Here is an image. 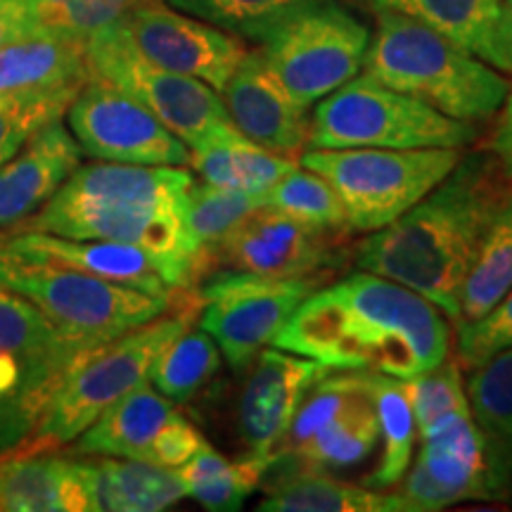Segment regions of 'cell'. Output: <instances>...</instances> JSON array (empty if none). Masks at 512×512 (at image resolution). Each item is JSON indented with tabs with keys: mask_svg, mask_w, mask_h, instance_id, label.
Returning <instances> with one entry per match:
<instances>
[{
	"mask_svg": "<svg viewBox=\"0 0 512 512\" xmlns=\"http://www.w3.org/2000/svg\"><path fill=\"white\" fill-rule=\"evenodd\" d=\"M332 368L285 349H264L249 366L238 401V430L247 458L268 470L304 396Z\"/></svg>",
	"mask_w": 512,
	"mask_h": 512,
	"instance_id": "cell-17",
	"label": "cell"
},
{
	"mask_svg": "<svg viewBox=\"0 0 512 512\" xmlns=\"http://www.w3.org/2000/svg\"><path fill=\"white\" fill-rule=\"evenodd\" d=\"M342 238L264 204L200 256L197 280L214 268L271 278H313L342 259Z\"/></svg>",
	"mask_w": 512,
	"mask_h": 512,
	"instance_id": "cell-14",
	"label": "cell"
},
{
	"mask_svg": "<svg viewBox=\"0 0 512 512\" xmlns=\"http://www.w3.org/2000/svg\"><path fill=\"white\" fill-rule=\"evenodd\" d=\"M259 512H403L399 494L332 479L325 472L285 470L256 505Z\"/></svg>",
	"mask_w": 512,
	"mask_h": 512,
	"instance_id": "cell-28",
	"label": "cell"
},
{
	"mask_svg": "<svg viewBox=\"0 0 512 512\" xmlns=\"http://www.w3.org/2000/svg\"><path fill=\"white\" fill-rule=\"evenodd\" d=\"M406 392L420 434H425L446 415L472 411L458 358H446L437 368L406 380Z\"/></svg>",
	"mask_w": 512,
	"mask_h": 512,
	"instance_id": "cell-38",
	"label": "cell"
},
{
	"mask_svg": "<svg viewBox=\"0 0 512 512\" xmlns=\"http://www.w3.org/2000/svg\"><path fill=\"white\" fill-rule=\"evenodd\" d=\"M171 8L228 31L240 41L264 43L290 19L330 0H166Z\"/></svg>",
	"mask_w": 512,
	"mask_h": 512,
	"instance_id": "cell-33",
	"label": "cell"
},
{
	"mask_svg": "<svg viewBox=\"0 0 512 512\" xmlns=\"http://www.w3.org/2000/svg\"><path fill=\"white\" fill-rule=\"evenodd\" d=\"M505 3H508V5H510V10H512V0H505Z\"/></svg>",
	"mask_w": 512,
	"mask_h": 512,
	"instance_id": "cell-46",
	"label": "cell"
},
{
	"mask_svg": "<svg viewBox=\"0 0 512 512\" xmlns=\"http://www.w3.org/2000/svg\"><path fill=\"white\" fill-rule=\"evenodd\" d=\"M370 29L337 0L306 10L259 43V55L287 95L311 110L358 76Z\"/></svg>",
	"mask_w": 512,
	"mask_h": 512,
	"instance_id": "cell-11",
	"label": "cell"
},
{
	"mask_svg": "<svg viewBox=\"0 0 512 512\" xmlns=\"http://www.w3.org/2000/svg\"><path fill=\"white\" fill-rule=\"evenodd\" d=\"M0 285L31 299L86 351L174 311L178 302V294L157 297L53 261L5 252H0Z\"/></svg>",
	"mask_w": 512,
	"mask_h": 512,
	"instance_id": "cell-5",
	"label": "cell"
},
{
	"mask_svg": "<svg viewBox=\"0 0 512 512\" xmlns=\"http://www.w3.org/2000/svg\"><path fill=\"white\" fill-rule=\"evenodd\" d=\"M86 57L91 76L131 95L190 150L238 131L219 91L192 76L166 72L147 62L133 46L121 19L86 36Z\"/></svg>",
	"mask_w": 512,
	"mask_h": 512,
	"instance_id": "cell-9",
	"label": "cell"
},
{
	"mask_svg": "<svg viewBox=\"0 0 512 512\" xmlns=\"http://www.w3.org/2000/svg\"><path fill=\"white\" fill-rule=\"evenodd\" d=\"M377 439H380V422H377L375 403L366 380L361 394L354 396L325 425H320L292 456L271 467L330 475V472L347 470V467L363 463L375 451Z\"/></svg>",
	"mask_w": 512,
	"mask_h": 512,
	"instance_id": "cell-26",
	"label": "cell"
},
{
	"mask_svg": "<svg viewBox=\"0 0 512 512\" xmlns=\"http://www.w3.org/2000/svg\"><path fill=\"white\" fill-rule=\"evenodd\" d=\"M465 389L479 427L512 451V347L470 370Z\"/></svg>",
	"mask_w": 512,
	"mask_h": 512,
	"instance_id": "cell-36",
	"label": "cell"
},
{
	"mask_svg": "<svg viewBox=\"0 0 512 512\" xmlns=\"http://www.w3.org/2000/svg\"><path fill=\"white\" fill-rule=\"evenodd\" d=\"M197 292V313L207 335L235 373H247L254 358L275 342L299 304L320 285L313 278H271L245 271H211Z\"/></svg>",
	"mask_w": 512,
	"mask_h": 512,
	"instance_id": "cell-12",
	"label": "cell"
},
{
	"mask_svg": "<svg viewBox=\"0 0 512 512\" xmlns=\"http://www.w3.org/2000/svg\"><path fill=\"white\" fill-rule=\"evenodd\" d=\"M190 166L202 183L214 188L266 195L280 178L297 169L299 162L275 155L240 131H233L190 150Z\"/></svg>",
	"mask_w": 512,
	"mask_h": 512,
	"instance_id": "cell-27",
	"label": "cell"
},
{
	"mask_svg": "<svg viewBox=\"0 0 512 512\" xmlns=\"http://www.w3.org/2000/svg\"><path fill=\"white\" fill-rule=\"evenodd\" d=\"M363 373H366L370 396H373L375 403L380 437L384 439L380 465L363 479V484L377 491L392 489V486L401 484L408 467H411L418 425H415L411 399H408L406 392V380L368 373V370H363Z\"/></svg>",
	"mask_w": 512,
	"mask_h": 512,
	"instance_id": "cell-29",
	"label": "cell"
},
{
	"mask_svg": "<svg viewBox=\"0 0 512 512\" xmlns=\"http://www.w3.org/2000/svg\"><path fill=\"white\" fill-rule=\"evenodd\" d=\"M41 29L36 0H0V46Z\"/></svg>",
	"mask_w": 512,
	"mask_h": 512,
	"instance_id": "cell-43",
	"label": "cell"
},
{
	"mask_svg": "<svg viewBox=\"0 0 512 512\" xmlns=\"http://www.w3.org/2000/svg\"><path fill=\"white\" fill-rule=\"evenodd\" d=\"M422 437L399 494L403 512H434L463 501H501L512 494V451L486 434L472 411L451 413Z\"/></svg>",
	"mask_w": 512,
	"mask_h": 512,
	"instance_id": "cell-10",
	"label": "cell"
},
{
	"mask_svg": "<svg viewBox=\"0 0 512 512\" xmlns=\"http://www.w3.org/2000/svg\"><path fill=\"white\" fill-rule=\"evenodd\" d=\"M81 460L91 510L159 512L185 498L178 470L145 460L86 456Z\"/></svg>",
	"mask_w": 512,
	"mask_h": 512,
	"instance_id": "cell-25",
	"label": "cell"
},
{
	"mask_svg": "<svg viewBox=\"0 0 512 512\" xmlns=\"http://www.w3.org/2000/svg\"><path fill=\"white\" fill-rule=\"evenodd\" d=\"M38 420L22 406L0 394V456L27 448L34 437Z\"/></svg>",
	"mask_w": 512,
	"mask_h": 512,
	"instance_id": "cell-42",
	"label": "cell"
},
{
	"mask_svg": "<svg viewBox=\"0 0 512 512\" xmlns=\"http://www.w3.org/2000/svg\"><path fill=\"white\" fill-rule=\"evenodd\" d=\"M228 117L242 136L290 159L302 157L309 143V110L294 102L261 60L259 50L242 57L221 91Z\"/></svg>",
	"mask_w": 512,
	"mask_h": 512,
	"instance_id": "cell-19",
	"label": "cell"
},
{
	"mask_svg": "<svg viewBox=\"0 0 512 512\" xmlns=\"http://www.w3.org/2000/svg\"><path fill=\"white\" fill-rule=\"evenodd\" d=\"M313 107L316 110L311 114L306 150H342V147L465 150L482 136L479 126L472 121L446 117L411 95L382 86L368 74L354 76Z\"/></svg>",
	"mask_w": 512,
	"mask_h": 512,
	"instance_id": "cell-6",
	"label": "cell"
},
{
	"mask_svg": "<svg viewBox=\"0 0 512 512\" xmlns=\"http://www.w3.org/2000/svg\"><path fill=\"white\" fill-rule=\"evenodd\" d=\"M266 204L313 228L344 235V238L351 233L335 188L316 171L304 169L302 164L266 192Z\"/></svg>",
	"mask_w": 512,
	"mask_h": 512,
	"instance_id": "cell-34",
	"label": "cell"
},
{
	"mask_svg": "<svg viewBox=\"0 0 512 512\" xmlns=\"http://www.w3.org/2000/svg\"><path fill=\"white\" fill-rule=\"evenodd\" d=\"M221 349L202 328L188 325L159 351L147 382L176 406L190 403L221 370Z\"/></svg>",
	"mask_w": 512,
	"mask_h": 512,
	"instance_id": "cell-32",
	"label": "cell"
},
{
	"mask_svg": "<svg viewBox=\"0 0 512 512\" xmlns=\"http://www.w3.org/2000/svg\"><path fill=\"white\" fill-rule=\"evenodd\" d=\"M366 74L382 86L425 102L458 121L494 119L510 93V79L425 24L394 12H377Z\"/></svg>",
	"mask_w": 512,
	"mask_h": 512,
	"instance_id": "cell-4",
	"label": "cell"
},
{
	"mask_svg": "<svg viewBox=\"0 0 512 512\" xmlns=\"http://www.w3.org/2000/svg\"><path fill=\"white\" fill-rule=\"evenodd\" d=\"M266 195H252V192L223 190L195 181L188 195L185 207V228L190 238L200 247V256L214 247L216 242L233 230L238 223L252 214L254 209L264 207Z\"/></svg>",
	"mask_w": 512,
	"mask_h": 512,
	"instance_id": "cell-35",
	"label": "cell"
},
{
	"mask_svg": "<svg viewBox=\"0 0 512 512\" xmlns=\"http://www.w3.org/2000/svg\"><path fill=\"white\" fill-rule=\"evenodd\" d=\"M121 22L147 62L166 72L192 76L219 93L247 55L238 36L185 15L162 0H140Z\"/></svg>",
	"mask_w": 512,
	"mask_h": 512,
	"instance_id": "cell-16",
	"label": "cell"
},
{
	"mask_svg": "<svg viewBox=\"0 0 512 512\" xmlns=\"http://www.w3.org/2000/svg\"><path fill=\"white\" fill-rule=\"evenodd\" d=\"M81 157V147L62 119L36 131L0 166V233L31 219L74 174Z\"/></svg>",
	"mask_w": 512,
	"mask_h": 512,
	"instance_id": "cell-20",
	"label": "cell"
},
{
	"mask_svg": "<svg viewBox=\"0 0 512 512\" xmlns=\"http://www.w3.org/2000/svg\"><path fill=\"white\" fill-rule=\"evenodd\" d=\"M458 363L463 370H475L491 356L512 347V287L510 292L486 316L460 323Z\"/></svg>",
	"mask_w": 512,
	"mask_h": 512,
	"instance_id": "cell-39",
	"label": "cell"
},
{
	"mask_svg": "<svg viewBox=\"0 0 512 512\" xmlns=\"http://www.w3.org/2000/svg\"><path fill=\"white\" fill-rule=\"evenodd\" d=\"M512 178L489 152H463L432 192L356 247V264L411 287L458 323L460 290Z\"/></svg>",
	"mask_w": 512,
	"mask_h": 512,
	"instance_id": "cell-2",
	"label": "cell"
},
{
	"mask_svg": "<svg viewBox=\"0 0 512 512\" xmlns=\"http://www.w3.org/2000/svg\"><path fill=\"white\" fill-rule=\"evenodd\" d=\"M86 349L31 299L0 285V394L41 420L62 377Z\"/></svg>",
	"mask_w": 512,
	"mask_h": 512,
	"instance_id": "cell-15",
	"label": "cell"
},
{
	"mask_svg": "<svg viewBox=\"0 0 512 512\" xmlns=\"http://www.w3.org/2000/svg\"><path fill=\"white\" fill-rule=\"evenodd\" d=\"M138 3L140 0H62L48 8L38 5V15H41V29L86 38L93 31L117 22Z\"/></svg>",
	"mask_w": 512,
	"mask_h": 512,
	"instance_id": "cell-40",
	"label": "cell"
},
{
	"mask_svg": "<svg viewBox=\"0 0 512 512\" xmlns=\"http://www.w3.org/2000/svg\"><path fill=\"white\" fill-rule=\"evenodd\" d=\"M192 185L195 174L185 166L79 164L31 219L10 230L136 245L190 287L200 264V247L185 228Z\"/></svg>",
	"mask_w": 512,
	"mask_h": 512,
	"instance_id": "cell-3",
	"label": "cell"
},
{
	"mask_svg": "<svg viewBox=\"0 0 512 512\" xmlns=\"http://www.w3.org/2000/svg\"><path fill=\"white\" fill-rule=\"evenodd\" d=\"M195 313L197 304L178 309L174 316L169 311L83 354L62 377L27 448L64 446L79 439L121 396L147 382L159 351L192 325Z\"/></svg>",
	"mask_w": 512,
	"mask_h": 512,
	"instance_id": "cell-7",
	"label": "cell"
},
{
	"mask_svg": "<svg viewBox=\"0 0 512 512\" xmlns=\"http://www.w3.org/2000/svg\"><path fill=\"white\" fill-rule=\"evenodd\" d=\"M88 79L81 36L43 29L0 46V95L81 91Z\"/></svg>",
	"mask_w": 512,
	"mask_h": 512,
	"instance_id": "cell-23",
	"label": "cell"
},
{
	"mask_svg": "<svg viewBox=\"0 0 512 512\" xmlns=\"http://www.w3.org/2000/svg\"><path fill=\"white\" fill-rule=\"evenodd\" d=\"M512 287V188L479 242L460 290L458 323H472L501 302Z\"/></svg>",
	"mask_w": 512,
	"mask_h": 512,
	"instance_id": "cell-30",
	"label": "cell"
},
{
	"mask_svg": "<svg viewBox=\"0 0 512 512\" xmlns=\"http://www.w3.org/2000/svg\"><path fill=\"white\" fill-rule=\"evenodd\" d=\"M67 128L95 162L188 166L190 147L150 110L112 83L91 76L69 105Z\"/></svg>",
	"mask_w": 512,
	"mask_h": 512,
	"instance_id": "cell-13",
	"label": "cell"
},
{
	"mask_svg": "<svg viewBox=\"0 0 512 512\" xmlns=\"http://www.w3.org/2000/svg\"><path fill=\"white\" fill-rule=\"evenodd\" d=\"M368 10L411 17L479 60L512 74V10L505 0H361Z\"/></svg>",
	"mask_w": 512,
	"mask_h": 512,
	"instance_id": "cell-21",
	"label": "cell"
},
{
	"mask_svg": "<svg viewBox=\"0 0 512 512\" xmlns=\"http://www.w3.org/2000/svg\"><path fill=\"white\" fill-rule=\"evenodd\" d=\"M273 344L332 370H368L411 380L446 361L451 330L430 299L363 271L316 287Z\"/></svg>",
	"mask_w": 512,
	"mask_h": 512,
	"instance_id": "cell-1",
	"label": "cell"
},
{
	"mask_svg": "<svg viewBox=\"0 0 512 512\" xmlns=\"http://www.w3.org/2000/svg\"><path fill=\"white\" fill-rule=\"evenodd\" d=\"M83 465L76 458L27 448L0 456V512H86Z\"/></svg>",
	"mask_w": 512,
	"mask_h": 512,
	"instance_id": "cell-22",
	"label": "cell"
},
{
	"mask_svg": "<svg viewBox=\"0 0 512 512\" xmlns=\"http://www.w3.org/2000/svg\"><path fill=\"white\" fill-rule=\"evenodd\" d=\"M178 475L185 498H192L211 512H235L254 494L266 470L252 458L228 460L216 448L204 444L188 463L178 467Z\"/></svg>",
	"mask_w": 512,
	"mask_h": 512,
	"instance_id": "cell-31",
	"label": "cell"
},
{
	"mask_svg": "<svg viewBox=\"0 0 512 512\" xmlns=\"http://www.w3.org/2000/svg\"><path fill=\"white\" fill-rule=\"evenodd\" d=\"M456 147H342L304 150L299 164L335 188L351 233H375L415 207L456 169Z\"/></svg>",
	"mask_w": 512,
	"mask_h": 512,
	"instance_id": "cell-8",
	"label": "cell"
},
{
	"mask_svg": "<svg viewBox=\"0 0 512 512\" xmlns=\"http://www.w3.org/2000/svg\"><path fill=\"white\" fill-rule=\"evenodd\" d=\"M204 444H207V441H204L200 430H197L183 413H178L176 418L164 427V432L159 434L157 444L152 448L150 463L178 470V467L188 463Z\"/></svg>",
	"mask_w": 512,
	"mask_h": 512,
	"instance_id": "cell-41",
	"label": "cell"
},
{
	"mask_svg": "<svg viewBox=\"0 0 512 512\" xmlns=\"http://www.w3.org/2000/svg\"><path fill=\"white\" fill-rule=\"evenodd\" d=\"M0 252L53 261L157 297H171L188 290L174 268L166 266L155 254L124 242L76 240L36 230H5L0 233Z\"/></svg>",
	"mask_w": 512,
	"mask_h": 512,
	"instance_id": "cell-18",
	"label": "cell"
},
{
	"mask_svg": "<svg viewBox=\"0 0 512 512\" xmlns=\"http://www.w3.org/2000/svg\"><path fill=\"white\" fill-rule=\"evenodd\" d=\"M482 147L496 159L503 174L512 178V86L503 107L498 110L494 131L489 133V138L484 140Z\"/></svg>",
	"mask_w": 512,
	"mask_h": 512,
	"instance_id": "cell-44",
	"label": "cell"
},
{
	"mask_svg": "<svg viewBox=\"0 0 512 512\" xmlns=\"http://www.w3.org/2000/svg\"><path fill=\"white\" fill-rule=\"evenodd\" d=\"M62 3V0H36V5H41V8H48V5H57Z\"/></svg>",
	"mask_w": 512,
	"mask_h": 512,
	"instance_id": "cell-45",
	"label": "cell"
},
{
	"mask_svg": "<svg viewBox=\"0 0 512 512\" xmlns=\"http://www.w3.org/2000/svg\"><path fill=\"white\" fill-rule=\"evenodd\" d=\"M181 411L176 403L143 382L140 387L107 408L86 432L76 439L79 456H110L131 460H152L159 434Z\"/></svg>",
	"mask_w": 512,
	"mask_h": 512,
	"instance_id": "cell-24",
	"label": "cell"
},
{
	"mask_svg": "<svg viewBox=\"0 0 512 512\" xmlns=\"http://www.w3.org/2000/svg\"><path fill=\"white\" fill-rule=\"evenodd\" d=\"M76 93L79 91L0 95V166L22 150L36 131L62 119Z\"/></svg>",
	"mask_w": 512,
	"mask_h": 512,
	"instance_id": "cell-37",
	"label": "cell"
}]
</instances>
